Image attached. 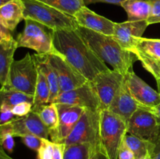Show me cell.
<instances>
[{
    "instance_id": "obj_34",
    "label": "cell",
    "mask_w": 160,
    "mask_h": 159,
    "mask_svg": "<svg viewBox=\"0 0 160 159\" xmlns=\"http://www.w3.org/2000/svg\"><path fill=\"white\" fill-rule=\"evenodd\" d=\"M20 138H21L23 144L28 147V148L34 151H38L41 143H42V138L35 135H33V134H28Z\"/></svg>"
},
{
    "instance_id": "obj_7",
    "label": "cell",
    "mask_w": 160,
    "mask_h": 159,
    "mask_svg": "<svg viewBox=\"0 0 160 159\" xmlns=\"http://www.w3.org/2000/svg\"><path fill=\"white\" fill-rule=\"evenodd\" d=\"M100 112L85 109L79 121L69 137L66 139V146L76 143H90L95 148L100 147L99 129Z\"/></svg>"
},
{
    "instance_id": "obj_26",
    "label": "cell",
    "mask_w": 160,
    "mask_h": 159,
    "mask_svg": "<svg viewBox=\"0 0 160 159\" xmlns=\"http://www.w3.org/2000/svg\"><path fill=\"white\" fill-rule=\"evenodd\" d=\"M90 143H76L66 146L64 151V159H91L94 153L97 151Z\"/></svg>"
},
{
    "instance_id": "obj_16",
    "label": "cell",
    "mask_w": 160,
    "mask_h": 159,
    "mask_svg": "<svg viewBox=\"0 0 160 159\" xmlns=\"http://www.w3.org/2000/svg\"><path fill=\"white\" fill-rule=\"evenodd\" d=\"M73 17L79 26L87 28L105 35L112 36L113 34L115 22L98 15L88 9L87 6L79 9Z\"/></svg>"
},
{
    "instance_id": "obj_40",
    "label": "cell",
    "mask_w": 160,
    "mask_h": 159,
    "mask_svg": "<svg viewBox=\"0 0 160 159\" xmlns=\"http://www.w3.org/2000/svg\"><path fill=\"white\" fill-rule=\"evenodd\" d=\"M150 154L152 159H160V137L157 141L154 143V147Z\"/></svg>"
},
{
    "instance_id": "obj_24",
    "label": "cell",
    "mask_w": 160,
    "mask_h": 159,
    "mask_svg": "<svg viewBox=\"0 0 160 159\" xmlns=\"http://www.w3.org/2000/svg\"><path fill=\"white\" fill-rule=\"evenodd\" d=\"M132 52H140L145 55L160 59V39L139 37L136 41Z\"/></svg>"
},
{
    "instance_id": "obj_19",
    "label": "cell",
    "mask_w": 160,
    "mask_h": 159,
    "mask_svg": "<svg viewBox=\"0 0 160 159\" xmlns=\"http://www.w3.org/2000/svg\"><path fill=\"white\" fill-rule=\"evenodd\" d=\"M23 101L33 103L34 97L22 93L9 85L2 86L0 88V112L11 110L14 105Z\"/></svg>"
},
{
    "instance_id": "obj_13",
    "label": "cell",
    "mask_w": 160,
    "mask_h": 159,
    "mask_svg": "<svg viewBox=\"0 0 160 159\" xmlns=\"http://www.w3.org/2000/svg\"><path fill=\"white\" fill-rule=\"evenodd\" d=\"M124 81L129 92L139 107L150 109L160 104V93L152 88L142 79L130 71L124 76Z\"/></svg>"
},
{
    "instance_id": "obj_37",
    "label": "cell",
    "mask_w": 160,
    "mask_h": 159,
    "mask_svg": "<svg viewBox=\"0 0 160 159\" xmlns=\"http://www.w3.org/2000/svg\"><path fill=\"white\" fill-rule=\"evenodd\" d=\"M66 145L64 143H54L53 159H64V151Z\"/></svg>"
},
{
    "instance_id": "obj_25",
    "label": "cell",
    "mask_w": 160,
    "mask_h": 159,
    "mask_svg": "<svg viewBox=\"0 0 160 159\" xmlns=\"http://www.w3.org/2000/svg\"><path fill=\"white\" fill-rule=\"evenodd\" d=\"M123 141L128 147V148L134 153L136 159L141 158L148 152H151L155 143L142 140L128 132H127L125 135Z\"/></svg>"
},
{
    "instance_id": "obj_44",
    "label": "cell",
    "mask_w": 160,
    "mask_h": 159,
    "mask_svg": "<svg viewBox=\"0 0 160 159\" xmlns=\"http://www.w3.org/2000/svg\"><path fill=\"white\" fill-rule=\"evenodd\" d=\"M139 159H152V156H151V154H150V152H148L145 156H143V157H141V158Z\"/></svg>"
},
{
    "instance_id": "obj_8",
    "label": "cell",
    "mask_w": 160,
    "mask_h": 159,
    "mask_svg": "<svg viewBox=\"0 0 160 159\" xmlns=\"http://www.w3.org/2000/svg\"><path fill=\"white\" fill-rule=\"evenodd\" d=\"M45 57L57 76L60 93L73 90L88 81L57 51L45 55Z\"/></svg>"
},
{
    "instance_id": "obj_22",
    "label": "cell",
    "mask_w": 160,
    "mask_h": 159,
    "mask_svg": "<svg viewBox=\"0 0 160 159\" xmlns=\"http://www.w3.org/2000/svg\"><path fill=\"white\" fill-rule=\"evenodd\" d=\"M17 44L11 45L0 44V84L9 85V76L11 65L14 61L13 56Z\"/></svg>"
},
{
    "instance_id": "obj_32",
    "label": "cell",
    "mask_w": 160,
    "mask_h": 159,
    "mask_svg": "<svg viewBox=\"0 0 160 159\" xmlns=\"http://www.w3.org/2000/svg\"><path fill=\"white\" fill-rule=\"evenodd\" d=\"M12 31H9L0 19V44L11 45L17 43L16 39L12 37Z\"/></svg>"
},
{
    "instance_id": "obj_33",
    "label": "cell",
    "mask_w": 160,
    "mask_h": 159,
    "mask_svg": "<svg viewBox=\"0 0 160 159\" xmlns=\"http://www.w3.org/2000/svg\"><path fill=\"white\" fill-rule=\"evenodd\" d=\"M33 103L28 101H23L16 104L12 108L11 111L13 115L17 117L25 116L32 111Z\"/></svg>"
},
{
    "instance_id": "obj_28",
    "label": "cell",
    "mask_w": 160,
    "mask_h": 159,
    "mask_svg": "<svg viewBox=\"0 0 160 159\" xmlns=\"http://www.w3.org/2000/svg\"><path fill=\"white\" fill-rule=\"evenodd\" d=\"M39 118L42 120L48 130H52L58 126L59 123V112L57 104L55 103H49L42 106L36 112Z\"/></svg>"
},
{
    "instance_id": "obj_41",
    "label": "cell",
    "mask_w": 160,
    "mask_h": 159,
    "mask_svg": "<svg viewBox=\"0 0 160 159\" xmlns=\"http://www.w3.org/2000/svg\"><path fill=\"white\" fill-rule=\"evenodd\" d=\"M91 159H109V157H108L107 156H106V154L100 149L94 153L93 155L91 157Z\"/></svg>"
},
{
    "instance_id": "obj_36",
    "label": "cell",
    "mask_w": 160,
    "mask_h": 159,
    "mask_svg": "<svg viewBox=\"0 0 160 159\" xmlns=\"http://www.w3.org/2000/svg\"><path fill=\"white\" fill-rule=\"evenodd\" d=\"M118 159H136L134 153L128 148L124 141L122 142L119 148Z\"/></svg>"
},
{
    "instance_id": "obj_31",
    "label": "cell",
    "mask_w": 160,
    "mask_h": 159,
    "mask_svg": "<svg viewBox=\"0 0 160 159\" xmlns=\"http://www.w3.org/2000/svg\"><path fill=\"white\" fill-rule=\"evenodd\" d=\"M151 2L152 9L147 20L148 25L160 23V0H148Z\"/></svg>"
},
{
    "instance_id": "obj_35",
    "label": "cell",
    "mask_w": 160,
    "mask_h": 159,
    "mask_svg": "<svg viewBox=\"0 0 160 159\" xmlns=\"http://www.w3.org/2000/svg\"><path fill=\"white\" fill-rule=\"evenodd\" d=\"M13 138L14 137L12 134L7 133L0 140V146L9 153H12L13 151L14 146H15Z\"/></svg>"
},
{
    "instance_id": "obj_6",
    "label": "cell",
    "mask_w": 160,
    "mask_h": 159,
    "mask_svg": "<svg viewBox=\"0 0 160 159\" xmlns=\"http://www.w3.org/2000/svg\"><path fill=\"white\" fill-rule=\"evenodd\" d=\"M38 76V69L34 55L28 53L21 59L14 60L11 65L9 85L23 94L34 95Z\"/></svg>"
},
{
    "instance_id": "obj_29",
    "label": "cell",
    "mask_w": 160,
    "mask_h": 159,
    "mask_svg": "<svg viewBox=\"0 0 160 159\" xmlns=\"http://www.w3.org/2000/svg\"><path fill=\"white\" fill-rule=\"evenodd\" d=\"M134 54L137 56L138 60L140 61L144 68L154 76L157 84L158 91L160 93V59L145 55L140 52H134Z\"/></svg>"
},
{
    "instance_id": "obj_12",
    "label": "cell",
    "mask_w": 160,
    "mask_h": 159,
    "mask_svg": "<svg viewBox=\"0 0 160 159\" xmlns=\"http://www.w3.org/2000/svg\"><path fill=\"white\" fill-rule=\"evenodd\" d=\"M59 123L56 128L49 131V137L54 143H64L86 108L74 105L56 104Z\"/></svg>"
},
{
    "instance_id": "obj_11",
    "label": "cell",
    "mask_w": 160,
    "mask_h": 159,
    "mask_svg": "<svg viewBox=\"0 0 160 159\" xmlns=\"http://www.w3.org/2000/svg\"><path fill=\"white\" fill-rule=\"evenodd\" d=\"M53 103L78 106L93 111L102 110L100 100L90 81L73 90L60 93Z\"/></svg>"
},
{
    "instance_id": "obj_3",
    "label": "cell",
    "mask_w": 160,
    "mask_h": 159,
    "mask_svg": "<svg viewBox=\"0 0 160 159\" xmlns=\"http://www.w3.org/2000/svg\"><path fill=\"white\" fill-rule=\"evenodd\" d=\"M24 7L23 20L30 19L42 23L51 31L77 30L78 24L73 17L63 13L38 0H22Z\"/></svg>"
},
{
    "instance_id": "obj_14",
    "label": "cell",
    "mask_w": 160,
    "mask_h": 159,
    "mask_svg": "<svg viewBox=\"0 0 160 159\" xmlns=\"http://www.w3.org/2000/svg\"><path fill=\"white\" fill-rule=\"evenodd\" d=\"M11 132L14 137H22L33 134L40 138L48 139L49 130L44 125L36 112L31 111L25 116L16 117L9 122Z\"/></svg>"
},
{
    "instance_id": "obj_17",
    "label": "cell",
    "mask_w": 160,
    "mask_h": 159,
    "mask_svg": "<svg viewBox=\"0 0 160 159\" xmlns=\"http://www.w3.org/2000/svg\"><path fill=\"white\" fill-rule=\"evenodd\" d=\"M138 108V104L131 96L126 83L123 81L107 110L128 122Z\"/></svg>"
},
{
    "instance_id": "obj_5",
    "label": "cell",
    "mask_w": 160,
    "mask_h": 159,
    "mask_svg": "<svg viewBox=\"0 0 160 159\" xmlns=\"http://www.w3.org/2000/svg\"><path fill=\"white\" fill-rule=\"evenodd\" d=\"M23 31L17 35V47L28 48L38 54L48 55L56 51L53 45L52 34L42 23L30 19H25Z\"/></svg>"
},
{
    "instance_id": "obj_45",
    "label": "cell",
    "mask_w": 160,
    "mask_h": 159,
    "mask_svg": "<svg viewBox=\"0 0 160 159\" xmlns=\"http://www.w3.org/2000/svg\"><path fill=\"white\" fill-rule=\"evenodd\" d=\"M11 1V0H0V7L1 6H2L3 5H5L6 3H7L8 2Z\"/></svg>"
},
{
    "instance_id": "obj_20",
    "label": "cell",
    "mask_w": 160,
    "mask_h": 159,
    "mask_svg": "<svg viewBox=\"0 0 160 159\" xmlns=\"http://www.w3.org/2000/svg\"><path fill=\"white\" fill-rule=\"evenodd\" d=\"M121 6L128 14V21H143L148 20L152 9L148 0H126Z\"/></svg>"
},
{
    "instance_id": "obj_2",
    "label": "cell",
    "mask_w": 160,
    "mask_h": 159,
    "mask_svg": "<svg viewBox=\"0 0 160 159\" xmlns=\"http://www.w3.org/2000/svg\"><path fill=\"white\" fill-rule=\"evenodd\" d=\"M77 31L94 52L105 63L109 64L112 70L123 76L132 71L137 56L124 49L112 36L95 32L82 26H78Z\"/></svg>"
},
{
    "instance_id": "obj_38",
    "label": "cell",
    "mask_w": 160,
    "mask_h": 159,
    "mask_svg": "<svg viewBox=\"0 0 160 159\" xmlns=\"http://www.w3.org/2000/svg\"><path fill=\"white\" fill-rule=\"evenodd\" d=\"M17 116L13 115L11 110H6L4 112H0V124H3V123H8V122L11 121L16 118Z\"/></svg>"
},
{
    "instance_id": "obj_21",
    "label": "cell",
    "mask_w": 160,
    "mask_h": 159,
    "mask_svg": "<svg viewBox=\"0 0 160 159\" xmlns=\"http://www.w3.org/2000/svg\"><path fill=\"white\" fill-rule=\"evenodd\" d=\"M35 59L36 62H37L38 69L40 70L44 76H45L47 82H48V86L50 89V97H49V103H53L56 98L59 96L60 94L59 90V82H58L57 76L55 73L54 70H52L49 64L47 62L45 59V55L42 54H36L33 55Z\"/></svg>"
},
{
    "instance_id": "obj_9",
    "label": "cell",
    "mask_w": 160,
    "mask_h": 159,
    "mask_svg": "<svg viewBox=\"0 0 160 159\" xmlns=\"http://www.w3.org/2000/svg\"><path fill=\"white\" fill-rule=\"evenodd\" d=\"M128 123V132L151 143H156L160 137V125L149 109L139 107Z\"/></svg>"
},
{
    "instance_id": "obj_4",
    "label": "cell",
    "mask_w": 160,
    "mask_h": 159,
    "mask_svg": "<svg viewBox=\"0 0 160 159\" xmlns=\"http://www.w3.org/2000/svg\"><path fill=\"white\" fill-rule=\"evenodd\" d=\"M123 118L107 109L100 112L99 139L101 150L109 159H118L119 148L128 132Z\"/></svg>"
},
{
    "instance_id": "obj_23",
    "label": "cell",
    "mask_w": 160,
    "mask_h": 159,
    "mask_svg": "<svg viewBox=\"0 0 160 159\" xmlns=\"http://www.w3.org/2000/svg\"><path fill=\"white\" fill-rule=\"evenodd\" d=\"M49 86L45 79V76L40 70H38V76L37 84H36L34 95V101H33V112H36L42 106L49 104Z\"/></svg>"
},
{
    "instance_id": "obj_10",
    "label": "cell",
    "mask_w": 160,
    "mask_h": 159,
    "mask_svg": "<svg viewBox=\"0 0 160 159\" xmlns=\"http://www.w3.org/2000/svg\"><path fill=\"white\" fill-rule=\"evenodd\" d=\"M123 81L124 76L111 69L99 73L90 81L100 100L102 110L108 109Z\"/></svg>"
},
{
    "instance_id": "obj_15",
    "label": "cell",
    "mask_w": 160,
    "mask_h": 159,
    "mask_svg": "<svg viewBox=\"0 0 160 159\" xmlns=\"http://www.w3.org/2000/svg\"><path fill=\"white\" fill-rule=\"evenodd\" d=\"M148 26L146 20L134 22L127 20L122 23H115L112 37L124 49L132 52L136 41L139 37H142Z\"/></svg>"
},
{
    "instance_id": "obj_39",
    "label": "cell",
    "mask_w": 160,
    "mask_h": 159,
    "mask_svg": "<svg viewBox=\"0 0 160 159\" xmlns=\"http://www.w3.org/2000/svg\"><path fill=\"white\" fill-rule=\"evenodd\" d=\"M126 0H84V3L85 5L92 4V3H97V2H104V3H109V4H113V5H118V6H121V4Z\"/></svg>"
},
{
    "instance_id": "obj_1",
    "label": "cell",
    "mask_w": 160,
    "mask_h": 159,
    "mask_svg": "<svg viewBox=\"0 0 160 159\" xmlns=\"http://www.w3.org/2000/svg\"><path fill=\"white\" fill-rule=\"evenodd\" d=\"M52 34L55 49L88 81H92L99 73L109 70L83 40L77 30L52 31Z\"/></svg>"
},
{
    "instance_id": "obj_43",
    "label": "cell",
    "mask_w": 160,
    "mask_h": 159,
    "mask_svg": "<svg viewBox=\"0 0 160 159\" xmlns=\"http://www.w3.org/2000/svg\"><path fill=\"white\" fill-rule=\"evenodd\" d=\"M0 159H13L10 156L8 155L6 153L5 150L0 146Z\"/></svg>"
},
{
    "instance_id": "obj_18",
    "label": "cell",
    "mask_w": 160,
    "mask_h": 159,
    "mask_svg": "<svg viewBox=\"0 0 160 159\" xmlns=\"http://www.w3.org/2000/svg\"><path fill=\"white\" fill-rule=\"evenodd\" d=\"M23 11L22 0H11L0 7V19L9 31H13L24 18Z\"/></svg>"
},
{
    "instance_id": "obj_27",
    "label": "cell",
    "mask_w": 160,
    "mask_h": 159,
    "mask_svg": "<svg viewBox=\"0 0 160 159\" xmlns=\"http://www.w3.org/2000/svg\"><path fill=\"white\" fill-rule=\"evenodd\" d=\"M57 10L73 17L79 9L86 6L84 0H38Z\"/></svg>"
},
{
    "instance_id": "obj_42",
    "label": "cell",
    "mask_w": 160,
    "mask_h": 159,
    "mask_svg": "<svg viewBox=\"0 0 160 159\" xmlns=\"http://www.w3.org/2000/svg\"><path fill=\"white\" fill-rule=\"evenodd\" d=\"M149 110L154 114L156 119H157L158 123H159V124L160 125V104L158 106H156V107L153 108H150Z\"/></svg>"
},
{
    "instance_id": "obj_30",
    "label": "cell",
    "mask_w": 160,
    "mask_h": 159,
    "mask_svg": "<svg viewBox=\"0 0 160 159\" xmlns=\"http://www.w3.org/2000/svg\"><path fill=\"white\" fill-rule=\"evenodd\" d=\"M38 152V159H53L54 142L42 138V143Z\"/></svg>"
}]
</instances>
